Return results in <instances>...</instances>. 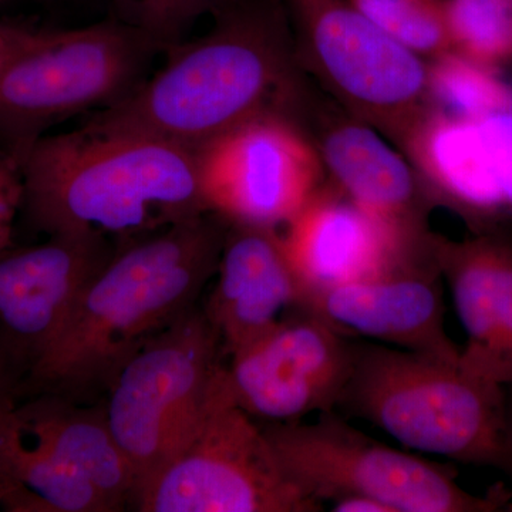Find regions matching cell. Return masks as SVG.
I'll list each match as a JSON object with an SVG mask.
<instances>
[{"instance_id":"1","label":"cell","mask_w":512,"mask_h":512,"mask_svg":"<svg viewBox=\"0 0 512 512\" xmlns=\"http://www.w3.org/2000/svg\"><path fill=\"white\" fill-rule=\"evenodd\" d=\"M214 26L165 52L160 70L82 126L137 133L197 151L245 121L301 106L282 0H222Z\"/></svg>"},{"instance_id":"2","label":"cell","mask_w":512,"mask_h":512,"mask_svg":"<svg viewBox=\"0 0 512 512\" xmlns=\"http://www.w3.org/2000/svg\"><path fill=\"white\" fill-rule=\"evenodd\" d=\"M229 225L205 212L116 248L49 349L23 397L55 393L94 403L154 336L197 305L214 278Z\"/></svg>"},{"instance_id":"3","label":"cell","mask_w":512,"mask_h":512,"mask_svg":"<svg viewBox=\"0 0 512 512\" xmlns=\"http://www.w3.org/2000/svg\"><path fill=\"white\" fill-rule=\"evenodd\" d=\"M19 173L22 211L47 237L100 235L120 247L208 212L195 151L144 134H47Z\"/></svg>"},{"instance_id":"4","label":"cell","mask_w":512,"mask_h":512,"mask_svg":"<svg viewBox=\"0 0 512 512\" xmlns=\"http://www.w3.org/2000/svg\"><path fill=\"white\" fill-rule=\"evenodd\" d=\"M339 407L407 448L460 463L512 470V424L504 386L460 357L356 345Z\"/></svg>"},{"instance_id":"5","label":"cell","mask_w":512,"mask_h":512,"mask_svg":"<svg viewBox=\"0 0 512 512\" xmlns=\"http://www.w3.org/2000/svg\"><path fill=\"white\" fill-rule=\"evenodd\" d=\"M158 52L140 26L116 16L49 30L0 73V157L19 170L50 127L133 92Z\"/></svg>"},{"instance_id":"6","label":"cell","mask_w":512,"mask_h":512,"mask_svg":"<svg viewBox=\"0 0 512 512\" xmlns=\"http://www.w3.org/2000/svg\"><path fill=\"white\" fill-rule=\"evenodd\" d=\"M282 470L316 503L369 497L390 512H493L507 507L504 491L468 493L456 474L367 436L333 412L313 423L265 424Z\"/></svg>"},{"instance_id":"7","label":"cell","mask_w":512,"mask_h":512,"mask_svg":"<svg viewBox=\"0 0 512 512\" xmlns=\"http://www.w3.org/2000/svg\"><path fill=\"white\" fill-rule=\"evenodd\" d=\"M221 356L217 332L195 305L138 350L111 383L104 412L136 478L134 498L191 439Z\"/></svg>"},{"instance_id":"8","label":"cell","mask_w":512,"mask_h":512,"mask_svg":"<svg viewBox=\"0 0 512 512\" xmlns=\"http://www.w3.org/2000/svg\"><path fill=\"white\" fill-rule=\"evenodd\" d=\"M299 67L350 116L402 141L431 109L429 62L349 0H282Z\"/></svg>"},{"instance_id":"9","label":"cell","mask_w":512,"mask_h":512,"mask_svg":"<svg viewBox=\"0 0 512 512\" xmlns=\"http://www.w3.org/2000/svg\"><path fill=\"white\" fill-rule=\"evenodd\" d=\"M141 512H318L282 470L264 427L235 403L225 365L191 439L136 495Z\"/></svg>"},{"instance_id":"10","label":"cell","mask_w":512,"mask_h":512,"mask_svg":"<svg viewBox=\"0 0 512 512\" xmlns=\"http://www.w3.org/2000/svg\"><path fill=\"white\" fill-rule=\"evenodd\" d=\"M195 154L205 208L228 225L279 231L325 177L312 137L286 113L245 121Z\"/></svg>"},{"instance_id":"11","label":"cell","mask_w":512,"mask_h":512,"mask_svg":"<svg viewBox=\"0 0 512 512\" xmlns=\"http://www.w3.org/2000/svg\"><path fill=\"white\" fill-rule=\"evenodd\" d=\"M229 355L225 380L235 403L266 423L302 420L339 407L356 345L325 320L299 311Z\"/></svg>"},{"instance_id":"12","label":"cell","mask_w":512,"mask_h":512,"mask_svg":"<svg viewBox=\"0 0 512 512\" xmlns=\"http://www.w3.org/2000/svg\"><path fill=\"white\" fill-rule=\"evenodd\" d=\"M441 281L430 239L429 247L382 274L313 293L299 311L318 316L345 336L456 359L461 348L446 330Z\"/></svg>"},{"instance_id":"13","label":"cell","mask_w":512,"mask_h":512,"mask_svg":"<svg viewBox=\"0 0 512 512\" xmlns=\"http://www.w3.org/2000/svg\"><path fill=\"white\" fill-rule=\"evenodd\" d=\"M116 248L100 235L59 234L39 245H12L0 252V332L28 373Z\"/></svg>"},{"instance_id":"14","label":"cell","mask_w":512,"mask_h":512,"mask_svg":"<svg viewBox=\"0 0 512 512\" xmlns=\"http://www.w3.org/2000/svg\"><path fill=\"white\" fill-rule=\"evenodd\" d=\"M282 229L301 303L313 293L382 274L429 247L431 239L430 232L409 234L377 217L332 184L320 185Z\"/></svg>"},{"instance_id":"15","label":"cell","mask_w":512,"mask_h":512,"mask_svg":"<svg viewBox=\"0 0 512 512\" xmlns=\"http://www.w3.org/2000/svg\"><path fill=\"white\" fill-rule=\"evenodd\" d=\"M431 248L466 332L461 362L491 382L512 384V239L501 231L463 241L433 235Z\"/></svg>"},{"instance_id":"16","label":"cell","mask_w":512,"mask_h":512,"mask_svg":"<svg viewBox=\"0 0 512 512\" xmlns=\"http://www.w3.org/2000/svg\"><path fill=\"white\" fill-rule=\"evenodd\" d=\"M215 285L202 306L231 355L301 305V286L289 264L278 229L229 225Z\"/></svg>"},{"instance_id":"17","label":"cell","mask_w":512,"mask_h":512,"mask_svg":"<svg viewBox=\"0 0 512 512\" xmlns=\"http://www.w3.org/2000/svg\"><path fill=\"white\" fill-rule=\"evenodd\" d=\"M380 133L348 113L326 117L312 140L333 187L409 234H429L424 215L431 195L409 160Z\"/></svg>"},{"instance_id":"18","label":"cell","mask_w":512,"mask_h":512,"mask_svg":"<svg viewBox=\"0 0 512 512\" xmlns=\"http://www.w3.org/2000/svg\"><path fill=\"white\" fill-rule=\"evenodd\" d=\"M400 143L431 197L460 214L476 234L500 231L507 211L478 121L431 107Z\"/></svg>"},{"instance_id":"19","label":"cell","mask_w":512,"mask_h":512,"mask_svg":"<svg viewBox=\"0 0 512 512\" xmlns=\"http://www.w3.org/2000/svg\"><path fill=\"white\" fill-rule=\"evenodd\" d=\"M16 420L56 451L96 488L111 512L133 507L136 478L107 423L103 403H79L55 393L22 397Z\"/></svg>"},{"instance_id":"20","label":"cell","mask_w":512,"mask_h":512,"mask_svg":"<svg viewBox=\"0 0 512 512\" xmlns=\"http://www.w3.org/2000/svg\"><path fill=\"white\" fill-rule=\"evenodd\" d=\"M16 403L0 409V481L15 491L6 510L111 512L86 478L16 420Z\"/></svg>"},{"instance_id":"21","label":"cell","mask_w":512,"mask_h":512,"mask_svg":"<svg viewBox=\"0 0 512 512\" xmlns=\"http://www.w3.org/2000/svg\"><path fill=\"white\" fill-rule=\"evenodd\" d=\"M427 62L431 106L437 110L470 121L512 110V87L497 70L453 50Z\"/></svg>"},{"instance_id":"22","label":"cell","mask_w":512,"mask_h":512,"mask_svg":"<svg viewBox=\"0 0 512 512\" xmlns=\"http://www.w3.org/2000/svg\"><path fill=\"white\" fill-rule=\"evenodd\" d=\"M453 52L497 70L512 62L511 0H444Z\"/></svg>"},{"instance_id":"23","label":"cell","mask_w":512,"mask_h":512,"mask_svg":"<svg viewBox=\"0 0 512 512\" xmlns=\"http://www.w3.org/2000/svg\"><path fill=\"white\" fill-rule=\"evenodd\" d=\"M367 19L426 60L450 52L444 0H349Z\"/></svg>"},{"instance_id":"24","label":"cell","mask_w":512,"mask_h":512,"mask_svg":"<svg viewBox=\"0 0 512 512\" xmlns=\"http://www.w3.org/2000/svg\"><path fill=\"white\" fill-rule=\"evenodd\" d=\"M222 0H137L136 25L161 52L185 40L187 30L201 16L214 12Z\"/></svg>"},{"instance_id":"25","label":"cell","mask_w":512,"mask_h":512,"mask_svg":"<svg viewBox=\"0 0 512 512\" xmlns=\"http://www.w3.org/2000/svg\"><path fill=\"white\" fill-rule=\"evenodd\" d=\"M478 124L493 161L507 217L512 218V110L485 117Z\"/></svg>"},{"instance_id":"26","label":"cell","mask_w":512,"mask_h":512,"mask_svg":"<svg viewBox=\"0 0 512 512\" xmlns=\"http://www.w3.org/2000/svg\"><path fill=\"white\" fill-rule=\"evenodd\" d=\"M19 211H22V180L19 170L0 157V252L13 245V225Z\"/></svg>"},{"instance_id":"27","label":"cell","mask_w":512,"mask_h":512,"mask_svg":"<svg viewBox=\"0 0 512 512\" xmlns=\"http://www.w3.org/2000/svg\"><path fill=\"white\" fill-rule=\"evenodd\" d=\"M28 367L0 332V409L23 397Z\"/></svg>"},{"instance_id":"28","label":"cell","mask_w":512,"mask_h":512,"mask_svg":"<svg viewBox=\"0 0 512 512\" xmlns=\"http://www.w3.org/2000/svg\"><path fill=\"white\" fill-rule=\"evenodd\" d=\"M49 30H36L23 28L22 32L6 42L0 43V73L9 66L13 60L18 59L22 53L36 46L45 39Z\"/></svg>"},{"instance_id":"29","label":"cell","mask_w":512,"mask_h":512,"mask_svg":"<svg viewBox=\"0 0 512 512\" xmlns=\"http://www.w3.org/2000/svg\"><path fill=\"white\" fill-rule=\"evenodd\" d=\"M332 510L338 512H390L389 508L369 497H346L333 501Z\"/></svg>"},{"instance_id":"30","label":"cell","mask_w":512,"mask_h":512,"mask_svg":"<svg viewBox=\"0 0 512 512\" xmlns=\"http://www.w3.org/2000/svg\"><path fill=\"white\" fill-rule=\"evenodd\" d=\"M114 10V16L127 22L136 23L137 0H107Z\"/></svg>"},{"instance_id":"31","label":"cell","mask_w":512,"mask_h":512,"mask_svg":"<svg viewBox=\"0 0 512 512\" xmlns=\"http://www.w3.org/2000/svg\"><path fill=\"white\" fill-rule=\"evenodd\" d=\"M23 26L9 25V23L0 22V43L12 39L22 32Z\"/></svg>"},{"instance_id":"32","label":"cell","mask_w":512,"mask_h":512,"mask_svg":"<svg viewBox=\"0 0 512 512\" xmlns=\"http://www.w3.org/2000/svg\"><path fill=\"white\" fill-rule=\"evenodd\" d=\"M13 495H15L13 488L0 481V505L8 507L10 501H12Z\"/></svg>"},{"instance_id":"33","label":"cell","mask_w":512,"mask_h":512,"mask_svg":"<svg viewBox=\"0 0 512 512\" xmlns=\"http://www.w3.org/2000/svg\"><path fill=\"white\" fill-rule=\"evenodd\" d=\"M5 2V0H0V6H2V3ZM2 22V20H0Z\"/></svg>"},{"instance_id":"34","label":"cell","mask_w":512,"mask_h":512,"mask_svg":"<svg viewBox=\"0 0 512 512\" xmlns=\"http://www.w3.org/2000/svg\"><path fill=\"white\" fill-rule=\"evenodd\" d=\"M511 2H512V0H511Z\"/></svg>"}]
</instances>
